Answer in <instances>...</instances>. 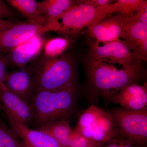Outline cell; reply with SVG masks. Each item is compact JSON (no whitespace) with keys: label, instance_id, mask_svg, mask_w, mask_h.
Instances as JSON below:
<instances>
[{"label":"cell","instance_id":"cell-11","mask_svg":"<svg viewBox=\"0 0 147 147\" xmlns=\"http://www.w3.org/2000/svg\"><path fill=\"white\" fill-rule=\"evenodd\" d=\"M11 128L26 147H63L51 134L41 129H31L13 116L5 113Z\"/></svg>","mask_w":147,"mask_h":147},{"label":"cell","instance_id":"cell-5","mask_svg":"<svg viewBox=\"0 0 147 147\" xmlns=\"http://www.w3.org/2000/svg\"><path fill=\"white\" fill-rule=\"evenodd\" d=\"M74 129L100 147L118 135L110 113L94 104L82 113Z\"/></svg>","mask_w":147,"mask_h":147},{"label":"cell","instance_id":"cell-12","mask_svg":"<svg viewBox=\"0 0 147 147\" xmlns=\"http://www.w3.org/2000/svg\"><path fill=\"white\" fill-rule=\"evenodd\" d=\"M120 38L139 60H147V25L137 21L127 22Z\"/></svg>","mask_w":147,"mask_h":147},{"label":"cell","instance_id":"cell-7","mask_svg":"<svg viewBox=\"0 0 147 147\" xmlns=\"http://www.w3.org/2000/svg\"><path fill=\"white\" fill-rule=\"evenodd\" d=\"M87 56L98 61L107 63L119 64L122 67L132 66L142 62L121 39L102 43L89 38Z\"/></svg>","mask_w":147,"mask_h":147},{"label":"cell","instance_id":"cell-28","mask_svg":"<svg viewBox=\"0 0 147 147\" xmlns=\"http://www.w3.org/2000/svg\"><path fill=\"white\" fill-rule=\"evenodd\" d=\"M15 23L11 21L0 19V31L10 28L14 26Z\"/></svg>","mask_w":147,"mask_h":147},{"label":"cell","instance_id":"cell-6","mask_svg":"<svg viewBox=\"0 0 147 147\" xmlns=\"http://www.w3.org/2000/svg\"><path fill=\"white\" fill-rule=\"evenodd\" d=\"M108 112L113 118L118 136L138 147H146L147 109L130 111L120 107Z\"/></svg>","mask_w":147,"mask_h":147},{"label":"cell","instance_id":"cell-13","mask_svg":"<svg viewBox=\"0 0 147 147\" xmlns=\"http://www.w3.org/2000/svg\"><path fill=\"white\" fill-rule=\"evenodd\" d=\"M35 74V71L25 66L10 72L6 71L3 83L11 91L30 103L34 92Z\"/></svg>","mask_w":147,"mask_h":147},{"label":"cell","instance_id":"cell-10","mask_svg":"<svg viewBox=\"0 0 147 147\" xmlns=\"http://www.w3.org/2000/svg\"><path fill=\"white\" fill-rule=\"evenodd\" d=\"M127 23L126 17L120 14L108 16L87 28L90 39L102 43L121 39V33Z\"/></svg>","mask_w":147,"mask_h":147},{"label":"cell","instance_id":"cell-16","mask_svg":"<svg viewBox=\"0 0 147 147\" xmlns=\"http://www.w3.org/2000/svg\"><path fill=\"white\" fill-rule=\"evenodd\" d=\"M77 3V1L74 0H45L38 3V7L46 23L60 16Z\"/></svg>","mask_w":147,"mask_h":147},{"label":"cell","instance_id":"cell-8","mask_svg":"<svg viewBox=\"0 0 147 147\" xmlns=\"http://www.w3.org/2000/svg\"><path fill=\"white\" fill-rule=\"evenodd\" d=\"M48 32L44 25L28 23L16 24L0 31V54L11 50L37 34Z\"/></svg>","mask_w":147,"mask_h":147},{"label":"cell","instance_id":"cell-15","mask_svg":"<svg viewBox=\"0 0 147 147\" xmlns=\"http://www.w3.org/2000/svg\"><path fill=\"white\" fill-rule=\"evenodd\" d=\"M43 42L41 34H39L21 43L9 51L5 56L8 64H10L18 68L26 66L28 63L39 54Z\"/></svg>","mask_w":147,"mask_h":147},{"label":"cell","instance_id":"cell-20","mask_svg":"<svg viewBox=\"0 0 147 147\" xmlns=\"http://www.w3.org/2000/svg\"><path fill=\"white\" fill-rule=\"evenodd\" d=\"M0 147H26L12 129L0 119Z\"/></svg>","mask_w":147,"mask_h":147},{"label":"cell","instance_id":"cell-1","mask_svg":"<svg viewBox=\"0 0 147 147\" xmlns=\"http://www.w3.org/2000/svg\"><path fill=\"white\" fill-rule=\"evenodd\" d=\"M84 67L86 75L84 92L91 104L99 97L108 102L110 98L125 87L139 84L146 79V70L142 62L118 69L87 56L84 59Z\"/></svg>","mask_w":147,"mask_h":147},{"label":"cell","instance_id":"cell-18","mask_svg":"<svg viewBox=\"0 0 147 147\" xmlns=\"http://www.w3.org/2000/svg\"><path fill=\"white\" fill-rule=\"evenodd\" d=\"M51 134L63 147H68L73 129L67 119L56 121L40 127Z\"/></svg>","mask_w":147,"mask_h":147},{"label":"cell","instance_id":"cell-4","mask_svg":"<svg viewBox=\"0 0 147 147\" xmlns=\"http://www.w3.org/2000/svg\"><path fill=\"white\" fill-rule=\"evenodd\" d=\"M77 3L60 16L47 21L48 31L70 36L76 35L84 28L114 13L111 3L103 7H94L77 1Z\"/></svg>","mask_w":147,"mask_h":147},{"label":"cell","instance_id":"cell-19","mask_svg":"<svg viewBox=\"0 0 147 147\" xmlns=\"http://www.w3.org/2000/svg\"><path fill=\"white\" fill-rule=\"evenodd\" d=\"M71 44V40L67 38L57 37L48 40L44 46L45 57H58L64 53Z\"/></svg>","mask_w":147,"mask_h":147},{"label":"cell","instance_id":"cell-25","mask_svg":"<svg viewBox=\"0 0 147 147\" xmlns=\"http://www.w3.org/2000/svg\"><path fill=\"white\" fill-rule=\"evenodd\" d=\"M81 2L87 4L94 7H103L112 3L111 0H81Z\"/></svg>","mask_w":147,"mask_h":147},{"label":"cell","instance_id":"cell-17","mask_svg":"<svg viewBox=\"0 0 147 147\" xmlns=\"http://www.w3.org/2000/svg\"><path fill=\"white\" fill-rule=\"evenodd\" d=\"M11 7L22 13L32 24L44 25L45 19L38 9V2L34 0H8Z\"/></svg>","mask_w":147,"mask_h":147},{"label":"cell","instance_id":"cell-26","mask_svg":"<svg viewBox=\"0 0 147 147\" xmlns=\"http://www.w3.org/2000/svg\"><path fill=\"white\" fill-rule=\"evenodd\" d=\"M8 65V61L5 56L0 54V88L3 83L5 75L6 72L7 67Z\"/></svg>","mask_w":147,"mask_h":147},{"label":"cell","instance_id":"cell-3","mask_svg":"<svg viewBox=\"0 0 147 147\" xmlns=\"http://www.w3.org/2000/svg\"><path fill=\"white\" fill-rule=\"evenodd\" d=\"M77 85L76 64L69 54L55 58L45 57L35 70L34 91H55Z\"/></svg>","mask_w":147,"mask_h":147},{"label":"cell","instance_id":"cell-27","mask_svg":"<svg viewBox=\"0 0 147 147\" xmlns=\"http://www.w3.org/2000/svg\"><path fill=\"white\" fill-rule=\"evenodd\" d=\"M13 15L11 9L3 1H0V19L9 17Z\"/></svg>","mask_w":147,"mask_h":147},{"label":"cell","instance_id":"cell-24","mask_svg":"<svg viewBox=\"0 0 147 147\" xmlns=\"http://www.w3.org/2000/svg\"><path fill=\"white\" fill-rule=\"evenodd\" d=\"M105 147H138L121 136L114 137L106 143Z\"/></svg>","mask_w":147,"mask_h":147},{"label":"cell","instance_id":"cell-14","mask_svg":"<svg viewBox=\"0 0 147 147\" xmlns=\"http://www.w3.org/2000/svg\"><path fill=\"white\" fill-rule=\"evenodd\" d=\"M108 102L119 104L121 108L130 111L147 109V84H130L110 98Z\"/></svg>","mask_w":147,"mask_h":147},{"label":"cell","instance_id":"cell-9","mask_svg":"<svg viewBox=\"0 0 147 147\" xmlns=\"http://www.w3.org/2000/svg\"><path fill=\"white\" fill-rule=\"evenodd\" d=\"M0 105L2 110L28 126L34 120V113L30 103L12 92L3 83L0 88Z\"/></svg>","mask_w":147,"mask_h":147},{"label":"cell","instance_id":"cell-21","mask_svg":"<svg viewBox=\"0 0 147 147\" xmlns=\"http://www.w3.org/2000/svg\"><path fill=\"white\" fill-rule=\"evenodd\" d=\"M143 1V0H118L111 4L114 13L119 12L123 17H128L137 11Z\"/></svg>","mask_w":147,"mask_h":147},{"label":"cell","instance_id":"cell-2","mask_svg":"<svg viewBox=\"0 0 147 147\" xmlns=\"http://www.w3.org/2000/svg\"><path fill=\"white\" fill-rule=\"evenodd\" d=\"M79 94L77 85L55 91L35 90L30 103L34 111V121L41 127L68 120L76 110Z\"/></svg>","mask_w":147,"mask_h":147},{"label":"cell","instance_id":"cell-22","mask_svg":"<svg viewBox=\"0 0 147 147\" xmlns=\"http://www.w3.org/2000/svg\"><path fill=\"white\" fill-rule=\"evenodd\" d=\"M68 147H100L74 129Z\"/></svg>","mask_w":147,"mask_h":147},{"label":"cell","instance_id":"cell-23","mask_svg":"<svg viewBox=\"0 0 147 147\" xmlns=\"http://www.w3.org/2000/svg\"><path fill=\"white\" fill-rule=\"evenodd\" d=\"M135 15L126 17L127 22L137 21L147 25V1L143 0Z\"/></svg>","mask_w":147,"mask_h":147}]
</instances>
